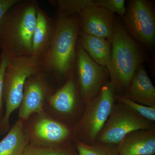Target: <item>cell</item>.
<instances>
[{
  "label": "cell",
  "mask_w": 155,
  "mask_h": 155,
  "mask_svg": "<svg viewBox=\"0 0 155 155\" xmlns=\"http://www.w3.org/2000/svg\"><path fill=\"white\" fill-rule=\"evenodd\" d=\"M153 127V122L119 103L114 104L109 118L97 137L96 143L117 145L130 132Z\"/></svg>",
  "instance_id": "cell-8"
},
{
  "label": "cell",
  "mask_w": 155,
  "mask_h": 155,
  "mask_svg": "<svg viewBox=\"0 0 155 155\" xmlns=\"http://www.w3.org/2000/svg\"><path fill=\"white\" fill-rule=\"evenodd\" d=\"M79 90L74 72L65 81L64 85L48 97L45 111L59 121L69 118L77 110L79 101Z\"/></svg>",
  "instance_id": "cell-11"
},
{
  "label": "cell",
  "mask_w": 155,
  "mask_h": 155,
  "mask_svg": "<svg viewBox=\"0 0 155 155\" xmlns=\"http://www.w3.org/2000/svg\"><path fill=\"white\" fill-rule=\"evenodd\" d=\"M78 40L83 49L95 62L108 68L111 61L112 40L90 35L80 31Z\"/></svg>",
  "instance_id": "cell-16"
},
{
  "label": "cell",
  "mask_w": 155,
  "mask_h": 155,
  "mask_svg": "<svg viewBox=\"0 0 155 155\" xmlns=\"http://www.w3.org/2000/svg\"><path fill=\"white\" fill-rule=\"evenodd\" d=\"M75 68L79 94L86 104L96 96L109 77L107 68L91 59L78 41Z\"/></svg>",
  "instance_id": "cell-9"
},
{
  "label": "cell",
  "mask_w": 155,
  "mask_h": 155,
  "mask_svg": "<svg viewBox=\"0 0 155 155\" xmlns=\"http://www.w3.org/2000/svg\"><path fill=\"white\" fill-rule=\"evenodd\" d=\"M2 54H0V64H1V60H2Z\"/></svg>",
  "instance_id": "cell-25"
},
{
  "label": "cell",
  "mask_w": 155,
  "mask_h": 155,
  "mask_svg": "<svg viewBox=\"0 0 155 155\" xmlns=\"http://www.w3.org/2000/svg\"><path fill=\"white\" fill-rule=\"evenodd\" d=\"M80 31L79 16L58 13L49 47L40 60L43 71L54 76L58 82L67 81L74 72Z\"/></svg>",
  "instance_id": "cell-1"
},
{
  "label": "cell",
  "mask_w": 155,
  "mask_h": 155,
  "mask_svg": "<svg viewBox=\"0 0 155 155\" xmlns=\"http://www.w3.org/2000/svg\"><path fill=\"white\" fill-rule=\"evenodd\" d=\"M115 98L119 104L129 108L145 119L151 122H155V107H147L135 102L124 96L123 94L117 95Z\"/></svg>",
  "instance_id": "cell-21"
},
{
  "label": "cell",
  "mask_w": 155,
  "mask_h": 155,
  "mask_svg": "<svg viewBox=\"0 0 155 155\" xmlns=\"http://www.w3.org/2000/svg\"><path fill=\"white\" fill-rule=\"evenodd\" d=\"M23 129L28 144L58 147L72 144L73 128L50 116L46 111L32 114L23 122Z\"/></svg>",
  "instance_id": "cell-6"
},
{
  "label": "cell",
  "mask_w": 155,
  "mask_h": 155,
  "mask_svg": "<svg viewBox=\"0 0 155 155\" xmlns=\"http://www.w3.org/2000/svg\"><path fill=\"white\" fill-rule=\"evenodd\" d=\"M19 1V0H0V22L6 12Z\"/></svg>",
  "instance_id": "cell-24"
},
{
  "label": "cell",
  "mask_w": 155,
  "mask_h": 155,
  "mask_svg": "<svg viewBox=\"0 0 155 155\" xmlns=\"http://www.w3.org/2000/svg\"><path fill=\"white\" fill-rule=\"evenodd\" d=\"M143 48L116 20L112 39L110 63L107 68L115 91H125L138 67L146 61Z\"/></svg>",
  "instance_id": "cell-3"
},
{
  "label": "cell",
  "mask_w": 155,
  "mask_h": 155,
  "mask_svg": "<svg viewBox=\"0 0 155 155\" xmlns=\"http://www.w3.org/2000/svg\"><path fill=\"white\" fill-rule=\"evenodd\" d=\"M28 144L23 121L18 119L0 141V155H22Z\"/></svg>",
  "instance_id": "cell-17"
},
{
  "label": "cell",
  "mask_w": 155,
  "mask_h": 155,
  "mask_svg": "<svg viewBox=\"0 0 155 155\" xmlns=\"http://www.w3.org/2000/svg\"><path fill=\"white\" fill-rule=\"evenodd\" d=\"M1 54H2V58L1 64H0V125L2 122L4 114H5L4 109L5 102H4L3 92V80L4 72H5L8 60V58L7 57L4 55L2 53Z\"/></svg>",
  "instance_id": "cell-23"
},
{
  "label": "cell",
  "mask_w": 155,
  "mask_h": 155,
  "mask_svg": "<svg viewBox=\"0 0 155 155\" xmlns=\"http://www.w3.org/2000/svg\"><path fill=\"white\" fill-rule=\"evenodd\" d=\"M59 9L58 13L67 16H79L87 6L93 5L92 0H58L54 1Z\"/></svg>",
  "instance_id": "cell-20"
},
{
  "label": "cell",
  "mask_w": 155,
  "mask_h": 155,
  "mask_svg": "<svg viewBox=\"0 0 155 155\" xmlns=\"http://www.w3.org/2000/svg\"><path fill=\"white\" fill-rule=\"evenodd\" d=\"M122 24L143 48L153 51L155 41V11L153 3L147 0L128 1Z\"/></svg>",
  "instance_id": "cell-7"
},
{
  "label": "cell",
  "mask_w": 155,
  "mask_h": 155,
  "mask_svg": "<svg viewBox=\"0 0 155 155\" xmlns=\"http://www.w3.org/2000/svg\"><path fill=\"white\" fill-rule=\"evenodd\" d=\"M119 155H154L155 127L132 131L117 145Z\"/></svg>",
  "instance_id": "cell-13"
},
{
  "label": "cell",
  "mask_w": 155,
  "mask_h": 155,
  "mask_svg": "<svg viewBox=\"0 0 155 155\" xmlns=\"http://www.w3.org/2000/svg\"><path fill=\"white\" fill-rule=\"evenodd\" d=\"M123 95L135 102L155 107V88L143 65L136 70Z\"/></svg>",
  "instance_id": "cell-14"
},
{
  "label": "cell",
  "mask_w": 155,
  "mask_h": 155,
  "mask_svg": "<svg viewBox=\"0 0 155 155\" xmlns=\"http://www.w3.org/2000/svg\"><path fill=\"white\" fill-rule=\"evenodd\" d=\"M54 28V20L38 5L37 8L36 24L32 37L31 55L40 60L44 56L51 43Z\"/></svg>",
  "instance_id": "cell-15"
},
{
  "label": "cell",
  "mask_w": 155,
  "mask_h": 155,
  "mask_svg": "<svg viewBox=\"0 0 155 155\" xmlns=\"http://www.w3.org/2000/svg\"><path fill=\"white\" fill-rule=\"evenodd\" d=\"M115 92L111 82H107L96 96L86 103L82 117L73 127L74 138L86 144L96 143L115 104Z\"/></svg>",
  "instance_id": "cell-5"
},
{
  "label": "cell",
  "mask_w": 155,
  "mask_h": 155,
  "mask_svg": "<svg viewBox=\"0 0 155 155\" xmlns=\"http://www.w3.org/2000/svg\"><path fill=\"white\" fill-rule=\"evenodd\" d=\"M47 75L42 71L31 75L26 80L22 102L19 108V120L24 122L32 114L45 111L48 97L54 92Z\"/></svg>",
  "instance_id": "cell-10"
},
{
  "label": "cell",
  "mask_w": 155,
  "mask_h": 155,
  "mask_svg": "<svg viewBox=\"0 0 155 155\" xmlns=\"http://www.w3.org/2000/svg\"><path fill=\"white\" fill-rule=\"evenodd\" d=\"M73 142L78 155H119L117 146L97 143L86 144L75 138Z\"/></svg>",
  "instance_id": "cell-18"
},
{
  "label": "cell",
  "mask_w": 155,
  "mask_h": 155,
  "mask_svg": "<svg viewBox=\"0 0 155 155\" xmlns=\"http://www.w3.org/2000/svg\"><path fill=\"white\" fill-rule=\"evenodd\" d=\"M38 5L35 1L19 0L1 19L0 49L8 58L31 55Z\"/></svg>",
  "instance_id": "cell-2"
},
{
  "label": "cell",
  "mask_w": 155,
  "mask_h": 155,
  "mask_svg": "<svg viewBox=\"0 0 155 155\" xmlns=\"http://www.w3.org/2000/svg\"><path fill=\"white\" fill-rule=\"evenodd\" d=\"M42 71L41 60L33 55L8 58L3 76L5 110L0 125V135L5 134L11 129L10 117L20 107L26 80L31 75Z\"/></svg>",
  "instance_id": "cell-4"
},
{
  "label": "cell",
  "mask_w": 155,
  "mask_h": 155,
  "mask_svg": "<svg viewBox=\"0 0 155 155\" xmlns=\"http://www.w3.org/2000/svg\"><path fill=\"white\" fill-rule=\"evenodd\" d=\"M94 4L112 14L116 13L122 17L126 14L127 9L125 0H97L94 1Z\"/></svg>",
  "instance_id": "cell-22"
},
{
  "label": "cell",
  "mask_w": 155,
  "mask_h": 155,
  "mask_svg": "<svg viewBox=\"0 0 155 155\" xmlns=\"http://www.w3.org/2000/svg\"><path fill=\"white\" fill-rule=\"evenodd\" d=\"M22 155H78L72 144L58 147H45L28 144Z\"/></svg>",
  "instance_id": "cell-19"
},
{
  "label": "cell",
  "mask_w": 155,
  "mask_h": 155,
  "mask_svg": "<svg viewBox=\"0 0 155 155\" xmlns=\"http://www.w3.org/2000/svg\"><path fill=\"white\" fill-rule=\"evenodd\" d=\"M79 18L81 31L112 40L116 22L114 14L94 3L82 11Z\"/></svg>",
  "instance_id": "cell-12"
}]
</instances>
